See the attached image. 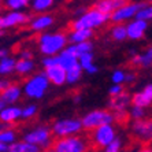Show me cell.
<instances>
[{
    "mask_svg": "<svg viewBox=\"0 0 152 152\" xmlns=\"http://www.w3.org/2000/svg\"><path fill=\"white\" fill-rule=\"evenodd\" d=\"M7 152H41V149L26 141H15L7 147Z\"/></svg>",
    "mask_w": 152,
    "mask_h": 152,
    "instance_id": "cell-24",
    "label": "cell"
},
{
    "mask_svg": "<svg viewBox=\"0 0 152 152\" xmlns=\"http://www.w3.org/2000/svg\"><path fill=\"white\" fill-rule=\"evenodd\" d=\"M21 96H22L21 86H19V85H15V84H10L7 88L3 89V91L0 92V97L6 102L7 106L17 103L18 100L21 99Z\"/></svg>",
    "mask_w": 152,
    "mask_h": 152,
    "instance_id": "cell-19",
    "label": "cell"
},
{
    "mask_svg": "<svg viewBox=\"0 0 152 152\" xmlns=\"http://www.w3.org/2000/svg\"><path fill=\"white\" fill-rule=\"evenodd\" d=\"M42 152H55V151H53V149H44Z\"/></svg>",
    "mask_w": 152,
    "mask_h": 152,
    "instance_id": "cell-49",
    "label": "cell"
},
{
    "mask_svg": "<svg viewBox=\"0 0 152 152\" xmlns=\"http://www.w3.org/2000/svg\"><path fill=\"white\" fill-rule=\"evenodd\" d=\"M122 92H124V86H122V85H113V86L108 89V93H110L111 97L121 95Z\"/></svg>",
    "mask_w": 152,
    "mask_h": 152,
    "instance_id": "cell-39",
    "label": "cell"
},
{
    "mask_svg": "<svg viewBox=\"0 0 152 152\" xmlns=\"http://www.w3.org/2000/svg\"><path fill=\"white\" fill-rule=\"evenodd\" d=\"M15 140H17V134L12 129H6V130L0 132V144L8 147L10 144L15 142Z\"/></svg>",
    "mask_w": 152,
    "mask_h": 152,
    "instance_id": "cell-31",
    "label": "cell"
},
{
    "mask_svg": "<svg viewBox=\"0 0 152 152\" xmlns=\"http://www.w3.org/2000/svg\"><path fill=\"white\" fill-rule=\"evenodd\" d=\"M29 22V15L23 11H7L0 14V30L4 32L11 28L26 25Z\"/></svg>",
    "mask_w": 152,
    "mask_h": 152,
    "instance_id": "cell-10",
    "label": "cell"
},
{
    "mask_svg": "<svg viewBox=\"0 0 152 152\" xmlns=\"http://www.w3.org/2000/svg\"><path fill=\"white\" fill-rule=\"evenodd\" d=\"M86 73H88V74H96V73H97V71H99V67H97V66H96L95 63L92 64V66H89L88 69H86Z\"/></svg>",
    "mask_w": 152,
    "mask_h": 152,
    "instance_id": "cell-42",
    "label": "cell"
},
{
    "mask_svg": "<svg viewBox=\"0 0 152 152\" xmlns=\"http://www.w3.org/2000/svg\"><path fill=\"white\" fill-rule=\"evenodd\" d=\"M132 63L136 64V66H140V67H144V69L151 67V64H152V50L148 48V50L144 51V52L133 55V56H132Z\"/></svg>",
    "mask_w": 152,
    "mask_h": 152,
    "instance_id": "cell-23",
    "label": "cell"
},
{
    "mask_svg": "<svg viewBox=\"0 0 152 152\" xmlns=\"http://www.w3.org/2000/svg\"><path fill=\"white\" fill-rule=\"evenodd\" d=\"M73 50H74L75 56H81L82 53H88V52H93V42L92 41H85V42H80V44H71Z\"/></svg>",
    "mask_w": 152,
    "mask_h": 152,
    "instance_id": "cell-30",
    "label": "cell"
},
{
    "mask_svg": "<svg viewBox=\"0 0 152 152\" xmlns=\"http://www.w3.org/2000/svg\"><path fill=\"white\" fill-rule=\"evenodd\" d=\"M6 106H7V104H6V102H4V100L1 99V97H0V111L3 110V108H4Z\"/></svg>",
    "mask_w": 152,
    "mask_h": 152,
    "instance_id": "cell-46",
    "label": "cell"
},
{
    "mask_svg": "<svg viewBox=\"0 0 152 152\" xmlns=\"http://www.w3.org/2000/svg\"><path fill=\"white\" fill-rule=\"evenodd\" d=\"M52 140V132L48 126H39L23 136V141L37 145L40 149H48Z\"/></svg>",
    "mask_w": 152,
    "mask_h": 152,
    "instance_id": "cell-7",
    "label": "cell"
},
{
    "mask_svg": "<svg viewBox=\"0 0 152 152\" xmlns=\"http://www.w3.org/2000/svg\"><path fill=\"white\" fill-rule=\"evenodd\" d=\"M93 37V30L88 29H71L67 36V44H80V42L91 41Z\"/></svg>",
    "mask_w": 152,
    "mask_h": 152,
    "instance_id": "cell-21",
    "label": "cell"
},
{
    "mask_svg": "<svg viewBox=\"0 0 152 152\" xmlns=\"http://www.w3.org/2000/svg\"><path fill=\"white\" fill-rule=\"evenodd\" d=\"M80 121H81L82 129H85V130H88V132H92L99 126L113 124L114 115L110 110H93V111L86 113Z\"/></svg>",
    "mask_w": 152,
    "mask_h": 152,
    "instance_id": "cell-3",
    "label": "cell"
},
{
    "mask_svg": "<svg viewBox=\"0 0 152 152\" xmlns=\"http://www.w3.org/2000/svg\"><path fill=\"white\" fill-rule=\"evenodd\" d=\"M19 59H25V60L33 59V52L30 50H22V51H19Z\"/></svg>",
    "mask_w": 152,
    "mask_h": 152,
    "instance_id": "cell-40",
    "label": "cell"
},
{
    "mask_svg": "<svg viewBox=\"0 0 152 152\" xmlns=\"http://www.w3.org/2000/svg\"><path fill=\"white\" fill-rule=\"evenodd\" d=\"M122 148V140L119 137H115L108 145L104 147V152H121Z\"/></svg>",
    "mask_w": 152,
    "mask_h": 152,
    "instance_id": "cell-37",
    "label": "cell"
},
{
    "mask_svg": "<svg viewBox=\"0 0 152 152\" xmlns=\"http://www.w3.org/2000/svg\"><path fill=\"white\" fill-rule=\"evenodd\" d=\"M41 64L44 66V69L47 67H51V66H55L56 63V58L55 56H44L41 60Z\"/></svg>",
    "mask_w": 152,
    "mask_h": 152,
    "instance_id": "cell-38",
    "label": "cell"
},
{
    "mask_svg": "<svg viewBox=\"0 0 152 152\" xmlns=\"http://www.w3.org/2000/svg\"><path fill=\"white\" fill-rule=\"evenodd\" d=\"M47 80L50 81V84L55 85V86H62L66 84V70L63 67H60L59 64L47 67L44 71Z\"/></svg>",
    "mask_w": 152,
    "mask_h": 152,
    "instance_id": "cell-16",
    "label": "cell"
},
{
    "mask_svg": "<svg viewBox=\"0 0 152 152\" xmlns=\"http://www.w3.org/2000/svg\"><path fill=\"white\" fill-rule=\"evenodd\" d=\"M82 130L81 121L77 118H63V119H58L53 122L51 132L53 136L62 138L69 137V136H75Z\"/></svg>",
    "mask_w": 152,
    "mask_h": 152,
    "instance_id": "cell-6",
    "label": "cell"
},
{
    "mask_svg": "<svg viewBox=\"0 0 152 152\" xmlns=\"http://www.w3.org/2000/svg\"><path fill=\"white\" fill-rule=\"evenodd\" d=\"M0 14H1V10H0Z\"/></svg>",
    "mask_w": 152,
    "mask_h": 152,
    "instance_id": "cell-52",
    "label": "cell"
},
{
    "mask_svg": "<svg viewBox=\"0 0 152 152\" xmlns=\"http://www.w3.org/2000/svg\"><path fill=\"white\" fill-rule=\"evenodd\" d=\"M129 107H130V95L125 91L121 95L111 97V100L108 102V108L113 110V113H122L126 111Z\"/></svg>",
    "mask_w": 152,
    "mask_h": 152,
    "instance_id": "cell-18",
    "label": "cell"
},
{
    "mask_svg": "<svg viewBox=\"0 0 152 152\" xmlns=\"http://www.w3.org/2000/svg\"><path fill=\"white\" fill-rule=\"evenodd\" d=\"M126 28V37L132 41H138L142 40L147 34L148 30V22L145 21H140V19H132L125 25Z\"/></svg>",
    "mask_w": 152,
    "mask_h": 152,
    "instance_id": "cell-11",
    "label": "cell"
},
{
    "mask_svg": "<svg viewBox=\"0 0 152 152\" xmlns=\"http://www.w3.org/2000/svg\"><path fill=\"white\" fill-rule=\"evenodd\" d=\"M67 47V34L62 32L41 33L39 37V50L44 56H55Z\"/></svg>",
    "mask_w": 152,
    "mask_h": 152,
    "instance_id": "cell-1",
    "label": "cell"
},
{
    "mask_svg": "<svg viewBox=\"0 0 152 152\" xmlns=\"http://www.w3.org/2000/svg\"><path fill=\"white\" fill-rule=\"evenodd\" d=\"M138 152H152V149L149 148V147H142V148L140 149Z\"/></svg>",
    "mask_w": 152,
    "mask_h": 152,
    "instance_id": "cell-47",
    "label": "cell"
},
{
    "mask_svg": "<svg viewBox=\"0 0 152 152\" xmlns=\"http://www.w3.org/2000/svg\"><path fill=\"white\" fill-rule=\"evenodd\" d=\"M15 62L17 59L11 56H6L4 59L0 60V75H8L11 73H14V67H15Z\"/></svg>",
    "mask_w": 152,
    "mask_h": 152,
    "instance_id": "cell-28",
    "label": "cell"
},
{
    "mask_svg": "<svg viewBox=\"0 0 152 152\" xmlns=\"http://www.w3.org/2000/svg\"><path fill=\"white\" fill-rule=\"evenodd\" d=\"M6 129H12V125H8V124H3V122H0V132L6 130Z\"/></svg>",
    "mask_w": 152,
    "mask_h": 152,
    "instance_id": "cell-45",
    "label": "cell"
},
{
    "mask_svg": "<svg viewBox=\"0 0 152 152\" xmlns=\"http://www.w3.org/2000/svg\"><path fill=\"white\" fill-rule=\"evenodd\" d=\"M21 107L15 106V104H10L6 106L3 110L0 111V122L8 125H14L17 121L21 119Z\"/></svg>",
    "mask_w": 152,
    "mask_h": 152,
    "instance_id": "cell-17",
    "label": "cell"
},
{
    "mask_svg": "<svg viewBox=\"0 0 152 152\" xmlns=\"http://www.w3.org/2000/svg\"><path fill=\"white\" fill-rule=\"evenodd\" d=\"M53 17L48 12H44V14H36V17L29 18V26L33 32H44V30H48L51 26L53 25Z\"/></svg>",
    "mask_w": 152,
    "mask_h": 152,
    "instance_id": "cell-12",
    "label": "cell"
},
{
    "mask_svg": "<svg viewBox=\"0 0 152 152\" xmlns=\"http://www.w3.org/2000/svg\"><path fill=\"white\" fill-rule=\"evenodd\" d=\"M50 88V81L44 73H37L28 78L23 85V92L30 99H41Z\"/></svg>",
    "mask_w": 152,
    "mask_h": 152,
    "instance_id": "cell-4",
    "label": "cell"
},
{
    "mask_svg": "<svg viewBox=\"0 0 152 152\" xmlns=\"http://www.w3.org/2000/svg\"><path fill=\"white\" fill-rule=\"evenodd\" d=\"M82 69L80 63H75L74 66H71L70 69L66 70V84H75L81 80L82 77Z\"/></svg>",
    "mask_w": 152,
    "mask_h": 152,
    "instance_id": "cell-26",
    "label": "cell"
},
{
    "mask_svg": "<svg viewBox=\"0 0 152 152\" xmlns=\"http://www.w3.org/2000/svg\"><path fill=\"white\" fill-rule=\"evenodd\" d=\"M144 1H134V3H130L127 1L126 4H124L122 7H119L118 10H115L114 12L110 14V19L113 23H126V22L132 21L134 18L136 12H137L140 8L144 6Z\"/></svg>",
    "mask_w": 152,
    "mask_h": 152,
    "instance_id": "cell-9",
    "label": "cell"
},
{
    "mask_svg": "<svg viewBox=\"0 0 152 152\" xmlns=\"http://www.w3.org/2000/svg\"><path fill=\"white\" fill-rule=\"evenodd\" d=\"M132 132L136 137H138L142 141H149L152 136V124L149 119H140L133 121L132 124Z\"/></svg>",
    "mask_w": 152,
    "mask_h": 152,
    "instance_id": "cell-14",
    "label": "cell"
},
{
    "mask_svg": "<svg viewBox=\"0 0 152 152\" xmlns=\"http://www.w3.org/2000/svg\"><path fill=\"white\" fill-rule=\"evenodd\" d=\"M110 36L111 39L118 42L125 41L127 37H126V28H125L124 23H114L110 30Z\"/></svg>",
    "mask_w": 152,
    "mask_h": 152,
    "instance_id": "cell-27",
    "label": "cell"
},
{
    "mask_svg": "<svg viewBox=\"0 0 152 152\" xmlns=\"http://www.w3.org/2000/svg\"><path fill=\"white\" fill-rule=\"evenodd\" d=\"M126 3L127 0H97L93 8H96V10L103 12V14L110 15L111 12H114L115 10H118V8L122 7Z\"/></svg>",
    "mask_w": 152,
    "mask_h": 152,
    "instance_id": "cell-20",
    "label": "cell"
},
{
    "mask_svg": "<svg viewBox=\"0 0 152 152\" xmlns=\"http://www.w3.org/2000/svg\"><path fill=\"white\" fill-rule=\"evenodd\" d=\"M3 4L8 11H22L29 7V0H3Z\"/></svg>",
    "mask_w": 152,
    "mask_h": 152,
    "instance_id": "cell-29",
    "label": "cell"
},
{
    "mask_svg": "<svg viewBox=\"0 0 152 152\" xmlns=\"http://www.w3.org/2000/svg\"><path fill=\"white\" fill-rule=\"evenodd\" d=\"M37 114V106L36 104H29L23 107L21 111V119H30Z\"/></svg>",
    "mask_w": 152,
    "mask_h": 152,
    "instance_id": "cell-35",
    "label": "cell"
},
{
    "mask_svg": "<svg viewBox=\"0 0 152 152\" xmlns=\"http://www.w3.org/2000/svg\"><path fill=\"white\" fill-rule=\"evenodd\" d=\"M95 56H93V52H88V53H82L81 56H78V63L81 66L82 70H86L89 66H92L95 63Z\"/></svg>",
    "mask_w": 152,
    "mask_h": 152,
    "instance_id": "cell-34",
    "label": "cell"
},
{
    "mask_svg": "<svg viewBox=\"0 0 152 152\" xmlns=\"http://www.w3.org/2000/svg\"><path fill=\"white\" fill-rule=\"evenodd\" d=\"M0 152H7V147L3 144H0Z\"/></svg>",
    "mask_w": 152,
    "mask_h": 152,
    "instance_id": "cell-48",
    "label": "cell"
},
{
    "mask_svg": "<svg viewBox=\"0 0 152 152\" xmlns=\"http://www.w3.org/2000/svg\"><path fill=\"white\" fill-rule=\"evenodd\" d=\"M136 81V74L134 73H126V77H125V82L126 84H132V82Z\"/></svg>",
    "mask_w": 152,
    "mask_h": 152,
    "instance_id": "cell-41",
    "label": "cell"
},
{
    "mask_svg": "<svg viewBox=\"0 0 152 152\" xmlns=\"http://www.w3.org/2000/svg\"><path fill=\"white\" fill-rule=\"evenodd\" d=\"M34 67H36V64H34V62H33V59H29V60L18 59L17 62H15L14 71L18 73L19 75H28L34 70Z\"/></svg>",
    "mask_w": 152,
    "mask_h": 152,
    "instance_id": "cell-25",
    "label": "cell"
},
{
    "mask_svg": "<svg viewBox=\"0 0 152 152\" xmlns=\"http://www.w3.org/2000/svg\"><path fill=\"white\" fill-rule=\"evenodd\" d=\"M125 77H126V71L124 70H114L111 74V81L114 85H122L125 84Z\"/></svg>",
    "mask_w": 152,
    "mask_h": 152,
    "instance_id": "cell-36",
    "label": "cell"
},
{
    "mask_svg": "<svg viewBox=\"0 0 152 152\" xmlns=\"http://www.w3.org/2000/svg\"><path fill=\"white\" fill-rule=\"evenodd\" d=\"M52 147L55 152H86L91 144L84 137H80L75 134L59 138L53 142Z\"/></svg>",
    "mask_w": 152,
    "mask_h": 152,
    "instance_id": "cell-5",
    "label": "cell"
},
{
    "mask_svg": "<svg viewBox=\"0 0 152 152\" xmlns=\"http://www.w3.org/2000/svg\"><path fill=\"white\" fill-rule=\"evenodd\" d=\"M129 117L133 121H140V119H145L147 117V108H141V107H136V106H130L129 110Z\"/></svg>",
    "mask_w": 152,
    "mask_h": 152,
    "instance_id": "cell-33",
    "label": "cell"
},
{
    "mask_svg": "<svg viewBox=\"0 0 152 152\" xmlns=\"http://www.w3.org/2000/svg\"><path fill=\"white\" fill-rule=\"evenodd\" d=\"M151 18H152V7L147 3H145L134 15V19H140V21H145V22H149Z\"/></svg>",
    "mask_w": 152,
    "mask_h": 152,
    "instance_id": "cell-32",
    "label": "cell"
},
{
    "mask_svg": "<svg viewBox=\"0 0 152 152\" xmlns=\"http://www.w3.org/2000/svg\"><path fill=\"white\" fill-rule=\"evenodd\" d=\"M4 34V32H1V30H0V39H1V36Z\"/></svg>",
    "mask_w": 152,
    "mask_h": 152,
    "instance_id": "cell-50",
    "label": "cell"
},
{
    "mask_svg": "<svg viewBox=\"0 0 152 152\" xmlns=\"http://www.w3.org/2000/svg\"><path fill=\"white\" fill-rule=\"evenodd\" d=\"M1 4H3V0H0V10H1Z\"/></svg>",
    "mask_w": 152,
    "mask_h": 152,
    "instance_id": "cell-51",
    "label": "cell"
},
{
    "mask_svg": "<svg viewBox=\"0 0 152 152\" xmlns=\"http://www.w3.org/2000/svg\"><path fill=\"white\" fill-rule=\"evenodd\" d=\"M55 0H29V7L34 14L48 12L53 7Z\"/></svg>",
    "mask_w": 152,
    "mask_h": 152,
    "instance_id": "cell-22",
    "label": "cell"
},
{
    "mask_svg": "<svg viewBox=\"0 0 152 152\" xmlns=\"http://www.w3.org/2000/svg\"><path fill=\"white\" fill-rule=\"evenodd\" d=\"M6 56H8V51L6 48H0V60L4 59Z\"/></svg>",
    "mask_w": 152,
    "mask_h": 152,
    "instance_id": "cell-44",
    "label": "cell"
},
{
    "mask_svg": "<svg viewBox=\"0 0 152 152\" xmlns=\"http://www.w3.org/2000/svg\"><path fill=\"white\" fill-rule=\"evenodd\" d=\"M55 58H56V63L60 67H63L64 70H67L71 66H74L75 63H78V58L75 56L71 44H67V47L63 51H60L58 55H55Z\"/></svg>",
    "mask_w": 152,
    "mask_h": 152,
    "instance_id": "cell-15",
    "label": "cell"
},
{
    "mask_svg": "<svg viewBox=\"0 0 152 152\" xmlns=\"http://www.w3.org/2000/svg\"><path fill=\"white\" fill-rule=\"evenodd\" d=\"M115 137H117V132L113 124L103 125L92 130V141H89V144H92L95 149H100L110 144Z\"/></svg>",
    "mask_w": 152,
    "mask_h": 152,
    "instance_id": "cell-8",
    "label": "cell"
},
{
    "mask_svg": "<svg viewBox=\"0 0 152 152\" xmlns=\"http://www.w3.org/2000/svg\"><path fill=\"white\" fill-rule=\"evenodd\" d=\"M11 82L10 81H7V80H0V92H1V91H3V89H6L8 86V85H10Z\"/></svg>",
    "mask_w": 152,
    "mask_h": 152,
    "instance_id": "cell-43",
    "label": "cell"
},
{
    "mask_svg": "<svg viewBox=\"0 0 152 152\" xmlns=\"http://www.w3.org/2000/svg\"><path fill=\"white\" fill-rule=\"evenodd\" d=\"M152 103V85L148 84L147 86L136 92L130 96V106L141 107V108H148Z\"/></svg>",
    "mask_w": 152,
    "mask_h": 152,
    "instance_id": "cell-13",
    "label": "cell"
},
{
    "mask_svg": "<svg viewBox=\"0 0 152 152\" xmlns=\"http://www.w3.org/2000/svg\"><path fill=\"white\" fill-rule=\"evenodd\" d=\"M110 19V15L103 14L96 8L84 11L80 17H77L71 22V29H88V30H95L100 26L106 25Z\"/></svg>",
    "mask_w": 152,
    "mask_h": 152,
    "instance_id": "cell-2",
    "label": "cell"
}]
</instances>
